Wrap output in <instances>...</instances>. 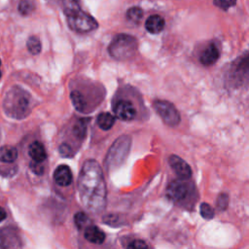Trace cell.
<instances>
[{
  "label": "cell",
  "mask_w": 249,
  "mask_h": 249,
  "mask_svg": "<svg viewBox=\"0 0 249 249\" xmlns=\"http://www.w3.org/2000/svg\"><path fill=\"white\" fill-rule=\"evenodd\" d=\"M53 180L55 184L61 187H67L72 183V172L68 165H58L53 172Z\"/></svg>",
  "instance_id": "8fae6325"
},
{
  "label": "cell",
  "mask_w": 249,
  "mask_h": 249,
  "mask_svg": "<svg viewBox=\"0 0 249 249\" xmlns=\"http://www.w3.org/2000/svg\"><path fill=\"white\" fill-rule=\"evenodd\" d=\"M62 10L66 17L77 13L81 10L79 0H62Z\"/></svg>",
  "instance_id": "d6986e66"
},
{
  "label": "cell",
  "mask_w": 249,
  "mask_h": 249,
  "mask_svg": "<svg viewBox=\"0 0 249 249\" xmlns=\"http://www.w3.org/2000/svg\"><path fill=\"white\" fill-rule=\"evenodd\" d=\"M87 132V122L86 120H79L73 127L74 135L79 139H84Z\"/></svg>",
  "instance_id": "7402d4cb"
},
{
  "label": "cell",
  "mask_w": 249,
  "mask_h": 249,
  "mask_svg": "<svg viewBox=\"0 0 249 249\" xmlns=\"http://www.w3.org/2000/svg\"><path fill=\"white\" fill-rule=\"evenodd\" d=\"M67 23L70 29L78 33H88L98 27V22L89 14L82 11L67 17Z\"/></svg>",
  "instance_id": "8992f818"
},
{
  "label": "cell",
  "mask_w": 249,
  "mask_h": 249,
  "mask_svg": "<svg viewBox=\"0 0 249 249\" xmlns=\"http://www.w3.org/2000/svg\"><path fill=\"white\" fill-rule=\"evenodd\" d=\"M130 138L126 135L119 137L112 145L106 159L108 168H115L122 164L129 152Z\"/></svg>",
  "instance_id": "277c9868"
},
{
  "label": "cell",
  "mask_w": 249,
  "mask_h": 249,
  "mask_svg": "<svg viewBox=\"0 0 249 249\" xmlns=\"http://www.w3.org/2000/svg\"><path fill=\"white\" fill-rule=\"evenodd\" d=\"M148 245L145 243V241L137 239V240H132L130 243L127 244V248L131 249H138V248H147Z\"/></svg>",
  "instance_id": "83f0119b"
},
{
  "label": "cell",
  "mask_w": 249,
  "mask_h": 249,
  "mask_svg": "<svg viewBox=\"0 0 249 249\" xmlns=\"http://www.w3.org/2000/svg\"><path fill=\"white\" fill-rule=\"evenodd\" d=\"M30 168L32 169V171L38 175L43 174L44 172V166L42 165L41 162H37V161H32L30 162Z\"/></svg>",
  "instance_id": "f1b7e54d"
},
{
  "label": "cell",
  "mask_w": 249,
  "mask_h": 249,
  "mask_svg": "<svg viewBox=\"0 0 249 249\" xmlns=\"http://www.w3.org/2000/svg\"><path fill=\"white\" fill-rule=\"evenodd\" d=\"M1 77H2V72H1V59H0V80H1Z\"/></svg>",
  "instance_id": "d6a6232c"
},
{
  "label": "cell",
  "mask_w": 249,
  "mask_h": 249,
  "mask_svg": "<svg viewBox=\"0 0 249 249\" xmlns=\"http://www.w3.org/2000/svg\"><path fill=\"white\" fill-rule=\"evenodd\" d=\"M78 193L83 205L92 213L101 212L107 201L103 171L95 160H87L78 177Z\"/></svg>",
  "instance_id": "6da1fadb"
},
{
  "label": "cell",
  "mask_w": 249,
  "mask_h": 249,
  "mask_svg": "<svg viewBox=\"0 0 249 249\" xmlns=\"http://www.w3.org/2000/svg\"><path fill=\"white\" fill-rule=\"evenodd\" d=\"M213 3L218 8L228 11L230 8L233 7L236 4V0H213Z\"/></svg>",
  "instance_id": "484cf974"
},
{
  "label": "cell",
  "mask_w": 249,
  "mask_h": 249,
  "mask_svg": "<svg viewBox=\"0 0 249 249\" xmlns=\"http://www.w3.org/2000/svg\"><path fill=\"white\" fill-rule=\"evenodd\" d=\"M26 47H27V50L28 52L33 54V55H36L38 53H40L41 52V49H42V45H41V41L40 39L37 37V36H30L28 39H27V42H26Z\"/></svg>",
  "instance_id": "ffe728a7"
},
{
  "label": "cell",
  "mask_w": 249,
  "mask_h": 249,
  "mask_svg": "<svg viewBox=\"0 0 249 249\" xmlns=\"http://www.w3.org/2000/svg\"><path fill=\"white\" fill-rule=\"evenodd\" d=\"M30 94L18 86L12 87L3 99V109L6 115L13 119H23L31 111Z\"/></svg>",
  "instance_id": "7a4b0ae2"
},
{
  "label": "cell",
  "mask_w": 249,
  "mask_h": 249,
  "mask_svg": "<svg viewBox=\"0 0 249 249\" xmlns=\"http://www.w3.org/2000/svg\"><path fill=\"white\" fill-rule=\"evenodd\" d=\"M20 246V240L16 231L11 228L0 230V248H16Z\"/></svg>",
  "instance_id": "30bf717a"
},
{
  "label": "cell",
  "mask_w": 249,
  "mask_h": 249,
  "mask_svg": "<svg viewBox=\"0 0 249 249\" xmlns=\"http://www.w3.org/2000/svg\"><path fill=\"white\" fill-rule=\"evenodd\" d=\"M59 152L63 157H72V153H71V148L69 145L63 143L60 145L59 147Z\"/></svg>",
  "instance_id": "f546056e"
},
{
  "label": "cell",
  "mask_w": 249,
  "mask_h": 249,
  "mask_svg": "<svg viewBox=\"0 0 249 249\" xmlns=\"http://www.w3.org/2000/svg\"><path fill=\"white\" fill-rule=\"evenodd\" d=\"M113 110L115 117L122 121H131L136 117V109L129 100L121 99L117 101Z\"/></svg>",
  "instance_id": "ba28073f"
},
{
  "label": "cell",
  "mask_w": 249,
  "mask_h": 249,
  "mask_svg": "<svg viewBox=\"0 0 249 249\" xmlns=\"http://www.w3.org/2000/svg\"><path fill=\"white\" fill-rule=\"evenodd\" d=\"M96 122L102 130H109L115 123V117L108 112H103L98 115Z\"/></svg>",
  "instance_id": "e0dca14e"
},
{
  "label": "cell",
  "mask_w": 249,
  "mask_h": 249,
  "mask_svg": "<svg viewBox=\"0 0 249 249\" xmlns=\"http://www.w3.org/2000/svg\"><path fill=\"white\" fill-rule=\"evenodd\" d=\"M168 162L180 179H189L192 176V169L190 165L179 156L171 155L168 159Z\"/></svg>",
  "instance_id": "9c48e42d"
},
{
  "label": "cell",
  "mask_w": 249,
  "mask_h": 249,
  "mask_svg": "<svg viewBox=\"0 0 249 249\" xmlns=\"http://www.w3.org/2000/svg\"><path fill=\"white\" fill-rule=\"evenodd\" d=\"M219 56H220V52L217 46L215 44H210L201 53L199 56V61L201 62V64L205 66H210L218 60Z\"/></svg>",
  "instance_id": "7c38bea8"
},
{
  "label": "cell",
  "mask_w": 249,
  "mask_h": 249,
  "mask_svg": "<svg viewBox=\"0 0 249 249\" xmlns=\"http://www.w3.org/2000/svg\"><path fill=\"white\" fill-rule=\"evenodd\" d=\"M154 109L161 118L163 123L169 126L177 125L180 121V114L176 107L166 100H155Z\"/></svg>",
  "instance_id": "52a82bcc"
},
{
  "label": "cell",
  "mask_w": 249,
  "mask_h": 249,
  "mask_svg": "<svg viewBox=\"0 0 249 249\" xmlns=\"http://www.w3.org/2000/svg\"><path fill=\"white\" fill-rule=\"evenodd\" d=\"M74 223L78 229H84L89 226V219L88 215L84 212H77L74 216Z\"/></svg>",
  "instance_id": "603a6c76"
},
{
  "label": "cell",
  "mask_w": 249,
  "mask_h": 249,
  "mask_svg": "<svg viewBox=\"0 0 249 249\" xmlns=\"http://www.w3.org/2000/svg\"><path fill=\"white\" fill-rule=\"evenodd\" d=\"M229 205V196L227 194H220L217 198V206L220 210L227 209Z\"/></svg>",
  "instance_id": "4316f807"
},
{
  "label": "cell",
  "mask_w": 249,
  "mask_h": 249,
  "mask_svg": "<svg viewBox=\"0 0 249 249\" xmlns=\"http://www.w3.org/2000/svg\"><path fill=\"white\" fill-rule=\"evenodd\" d=\"M7 217V213L3 207H0V222L4 221Z\"/></svg>",
  "instance_id": "1f68e13d"
},
{
  "label": "cell",
  "mask_w": 249,
  "mask_h": 249,
  "mask_svg": "<svg viewBox=\"0 0 249 249\" xmlns=\"http://www.w3.org/2000/svg\"><path fill=\"white\" fill-rule=\"evenodd\" d=\"M137 40L128 34H118L111 41L108 52L117 60H127L137 51Z\"/></svg>",
  "instance_id": "3957f363"
},
{
  "label": "cell",
  "mask_w": 249,
  "mask_h": 249,
  "mask_svg": "<svg viewBox=\"0 0 249 249\" xmlns=\"http://www.w3.org/2000/svg\"><path fill=\"white\" fill-rule=\"evenodd\" d=\"M70 98H71L73 106L76 108L77 111H79V112L85 111L87 103H86V100H85L83 94L80 91L72 90L70 93Z\"/></svg>",
  "instance_id": "ac0fdd59"
},
{
  "label": "cell",
  "mask_w": 249,
  "mask_h": 249,
  "mask_svg": "<svg viewBox=\"0 0 249 249\" xmlns=\"http://www.w3.org/2000/svg\"><path fill=\"white\" fill-rule=\"evenodd\" d=\"M199 211H200V215L206 220H211L214 217L213 208L211 207V205H209L206 202H203V203L200 204Z\"/></svg>",
  "instance_id": "d4e9b609"
},
{
  "label": "cell",
  "mask_w": 249,
  "mask_h": 249,
  "mask_svg": "<svg viewBox=\"0 0 249 249\" xmlns=\"http://www.w3.org/2000/svg\"><path fill=\"white\" fill-rule=\"evenodd\" d=\"M85 238L94 244H101L105 240V233L96 226H88L85 230Z\"/></svg>",
  "instance_id": "4fadbf2b"
},
{
  "label": "cell",
  "mask_w": 249,
  "mask_h": 249,
  "mask_svg": "<svg viewBox=\"0 0 249 249\" xmlns=\"http://www.w3.org/2000/svg\"><path fill=\"white\" fill-rule=\"evenodd\" d=\"M193 195H195V189L188 179L174 180L166 188L167 197L174 202H185Z\"/></svg>",
  "instance_id": "5b68a950"
},
{
  "label": "cell",
  "mask_w": 249,
  "mask_h": 249,
  "mask_svg": "<svg viewBox=\"0 0 249 249\" xmlns=\"http://www.w3.org/2000/svg\"><path fill=\"white\" fill-rule=\"evenodd\" d=\"M28 154L33 161L43 162L47 159V152L44 145L39 141H34L30 144Z\"/></svg>",
  "instance_id": "9a60e30c"
},
{
  "label": "cell",
  "mask_w": 249,
  "mask_h": 249,
  "mask_svg": "<svg viewBox=\"0 0 249 249\" xmlns=\"http://www.w3.org/2000/svg\"><path fill=\"white\" fill-rule=\"evenodd\" d=\"M164 19L159 15H153L149 17L145 21V27L148 32L152 34H158L164 28Z\"/></svg>",
  "instance_id": "5bb4252c"
},
{
  "label": "cell",
  "mask_w": 249,
  "mask_h": 249,
  "mask_svg": "<svg viewBox=\"0 0 249 249\" xmlns=\"http://www.w3.org/2000/svg\"><path fill=\"white\" fill-rule=\"evenodd\" d=\"M18 158V150L12 145H5L0 148V162L13 163Z\"/></svg>",
  "instance_id": "2e32d148"
},
{
  "label": "cell",
  "mask_w": 249,
  "mask_h": 249,
  "mask_svg": "<svg viewBox=\"0 0 249 249\" xmlns=\"http://www.w3.org/2000/svg\"><path fill=\"white\" fill-rule=\"evenodd\" d=\"M18 10L20 15L27 16L34 10V5L30 0H20L18 6Z\"/></svg>",
  "instance_id": "cb8c5ba5"
},
{
  "label": "cell",
  "mask_w": 249,
  "mask_h": 249,
  "mask_svg": "<svg viewBox=\"0 0 249 249\" xmlns=\"http://www.w3.org/2000/svg\"><path fill=\"white\" fill-rule=\"evenodd\" d=\"M143 17V11L139 7H131L126 11V18L132 22H139Z\"/></svg>",
  "instance_id": "44dd1931"
},
{
  "label": "cell",
  "mask_w": 249,
  "mask_h": 249,
  "mask_svg": "<svg viewBox=\"0 0 249 249\" xmlns=\"http://www.w3.org/2000/svg\"><path fill=\"white\" fill-rule=\"evenodd\" d=\"M241 63L239 64V70L243 71V72H249V55H247L246 57H244V59L242 61H240Z\"/></svg>",
  "instance_id": "4dcf8cb0"
}]
</instances>
